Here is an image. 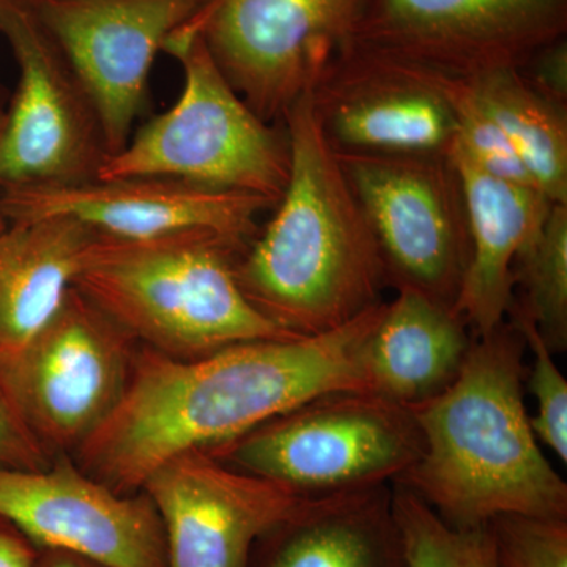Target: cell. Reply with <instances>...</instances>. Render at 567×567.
I'll return each mask as SVG.
<instances>
[{"instance_id":"obj_3","label":"cell","mask_w":567,"mask_h":567,"mask_svg":"<svg viewBox=\"0 0 567 567\" xmlns=\"http://www.w3.org/2000/svg\"><path fill=\"white\" fill-rule=\"evenodd\" d=\"M281 123L290 142L289 182L235 270L249 301L284 331L323 334L382 303L385 265L311 95Z\"/></svg>"},{"instance_id":"obj_14","label":"cell","mask_w":567,"mask_h":567,"mask_svg":"<svg viewBox=\"0 0 567 567\" xmlns=\"http://www.w3.org/2000/svg\"><path fill=\"white\" fill-rule=\"evenodd\" d=\"M445 78L354 40L309 95L334 151L447 155L457 126Z\"/></svg>"},{"instance_id":"obj_17","label":"cell","mask_w":567,"mask_h":567,"mask_svg":"<svg viewBox=\"0 0 567 567\" xmlns=\"http://www.w3.org/2000/svg\"><path fill=\"white\" fill-rule=\"evenodd\" d=\"M451 159L464 186L470 259L456 312L475 336L505 322L513 300V265L551 204L527 186L492 177L453 145Z\"/></svg>"},{"instance_id":"obj_19","label":"cell","mask_w":567,"mask_h":567,"mask_svg":"<svg viewBox=\"0 0 567 567\" xmlns=\"http://www.w3.org/2000/svg\"><path fill=\"white\" fill-rule=\"evenodd\" d=\"M472 344L468 327L453 308L399 289L365 339L369 386L406 409L423 404L456 380Z\"/></svg>"},{"instance_id":"obj_12","label":"cell","mask_w":567,"mask_h":567,"mask_svg":"<svg viewBox=\"0 0 567 567\" xmlns=\"http://www.w3.org/2000/svg\"><path fill=\"white\" fill-rule=\"evenodd\" d=\"M203 2L24 0L95 104L110 156L132 137L167 39Z\"/></svg>"},{"instance_id":"obj_2","label":"cell","mask_w":567,"mask_h":567,"mask_svg":"<svg viewBox=\"0 0 567 567\" xmlns=\"http://www.w3.org/2000/svg\"><path fill=\"white\" fill-rule=\"evenodd\" d=\"M524 352L505 320L473 339L445 391L410 406L423 453L395 484L453 527L506 514L567 518V484L544 456L525 406Z\"/></svg>"},{"instance_id":"obj_30","label":"cell","mask_w":567,"mask_h":567,"mask_svg":"<svg viewBox=\"0 0 567 567\" xmlns=\"http://www.w3.org/2000/svg\"><path fill=\"white\" fill-rule=\"evenodd\" d=\"M33 567H106L65 550H39Z\"/></svg>"},{"instance_id":"obj_27","label":"cell","mask_w":567,"mask_h":567,"mask_svg":"<svg viewBox=\"0 0 567 567\" xmlns=\"http://www.w3.org/2000/svg\"><path fill=\"white\" fill-rule=\"evenodd\" d=\"M52 457L32 434L9 391L0 379V466L39 470L52 464Z\"/></svg>"},{"instance_id":"obj_20","label":"cell","mask_w":567,"mask_h":567,"mask_svg":"<svg viewBox=\"0 0 567 567\" xmlns=\"http://www.w3.org/2000/svg\"><path fill=\"white\" fill-rule=\"evenodd\" d=\"M99 238L65 216L0 227V361L50 322Z\"/></svg>"},{"instance_id":"obj_28","label":"cell","mask_w":567,"mask_h":567,"mask_svg":"<svg viewBox=\"0 0 567 567\" xmlns=\"http://www.w3.org/2000/svg\"><path fill=\"white\" fill-rule=\"evenodd\" d=\"M520 76L548 102L567 107V39L544 44L517 70Z\"/></svg>"},{"instance_id":"obj_11","label":"cell","mask_w":567,"mask_h":567,"mask_svg":"<svg viewBox=\"0 0 567 567\" xmlns=\"http://www.w3.org/2000/svg\"><path fill=\"white\" fill-rule=\"evenodd\" d=\"M567 0H368L357 41L454 78L518 70L566 37Z\"/></svg>"},{"instance_id":"obj_25","label":"cell","mask_w":567,"mask_h":567,"mask_svg":"<svg viewBox=\"0 0 567 567\" xmlns=\"http://www.w3.org/2000/svg\"><path fill=\"white\" fill-rule=\"evenodd\" d=\"M509 323L524 339L532 352L528 369V388L535 398L536 413L529 416L536 439L550 447L563 464H567V382L555 363L554 352L548 349L535 323L517 312H507Z\"/></svg>"},{"instance_id":"obj_10","label":"cell","mask_w":567,"mask_h":567,"mask_svg":"<svg viewBox=\"0 0 567 567\" xmlns=\"http://www.w3.org/2000/svg\"><path fill=\"white\" fill-rule=\"evenodd\" d=\"M0 35L20 70L0 134V192L95 181L110 156L99 112L24 0H0Z\"/></svg>"},{"instance_id":"obj_4","label":"cell","mask_w":567,"mask_h":567,"mask_svg":"<svg viewBox=\"0 0 567 567\" xmlns=\"http://www.w3.org/2000/svg\"><path fill=\"white\" fill-rule=\"evenodd\" d=\"M246 246L210 233L142 241L100 235L74 287L134 341L167 357L292 338L241 289L235 265Z\"/></svg>"},{"instance_id":"obj_29","label":"cell","mask_w":567,"mask_h":567,"mask_svg":"<svg viewBox=\"0 0 567 567\" xmlns=\"http://www.w3.org/2000/svg\"><path fill=\"white\" fill-rule=\"evenodd\" d=\"M39 548L0 518V567H33Z\"/></svg>"},{"instance_id":"obj_6","label":"cell","mask_w":567,"mask_h":567,"mask_svg":"<svg viewBox=\"0 0 567 567\" xmlns=\"http://www.w3.org/2000/svg\"><path fill=\"white\" fill-rule=\"evenodd\" d=\"M421 453L423 436L410 409L350 391L312 399L208 454L319 498L395 483Z\"/></svg>"},{"instance_id":"obj_16","label":"cell","mask_w":567,"mask_h":567,"mask_svg":"<svg viewBox=\"0 0 567 567\" xmlns=\"http://www.w3.org/2000/svg\"><path fill=\"white\" fill-rule=\"evenodd\" d=\"M141 491L162 518L167 567H248L257 540L311 499L208 453L166 462Z\"/></svg>"},{"instance_id":"obj_23","label":"cell","mask_w":567,"mask_h":567,"mask_svg":"<svg viewBox=\"0 0 567 567\" xmlns=\"http://www.w3.org/2000/svg\"><path fill=\"white\" fill-rule=\"evenodd\" d=\"M393 511L406 567H499L488 524L453 527L420 496L395 483Z\"/></svg>"},{"instance_id":"obj_7","label":"cell","mask_w":567,"mask_h":567,"mask_svg":"<svg viewBox=\"0 0 567 567\" xmlns=\"http://www.w3.org/2000/svg\"><path fill=\"white\" fill-rule=\"evenodd\" d=\"M386 282L456 311L470 259L464 186L450 153L338 152Z\"/></svg>"},{"instance_id":"obj_8","label":"cell","mask_w":567,"mask_h":567,"mask_svg":"<svg viewBox=\"0 0 567 567\" xmlns=\"http://www.w3.org/2000/svg\"><path fill=\"white\" fill-rule=\"evenodd\" d=\"M368 0H204L186 28L259 117L286 112L357 40Z\"/></svg>"},{"instance_id":"obj_13","label":"cell","mask_w":567,"mask_h":567,"mask_svg":"<svg viewBox=\"0 0 567 567\" xmlns=\"http://www.w3.org/2000/svg\"><path fill=\"white\" fill-rule=\"evenodd\" d=\"M0 518L39 550L106 567H167L163 522L148 495L117 492L66 458L39 470L0 466Z\"/></svg>"},{"instance_id":"obj_22","label":"cell","mask_w":567,"mask_h":567,"mask_svg":"<svg viewBox=\"0 0 567 567\" xmlns=\"http://www.w3.org/2000/svg\"><path fill=\"white\" fill-rule=\"evenodd\" d=\"M507 312L527 317L551 352H565L567 204H551L544 221L518 251L513 265V300Z\"/></svg>"},{"instance_id":"obj_1","label":"cell","mask_w":567,"mask_h":567,"mask_svg":"<svg viewBox=\"0 0 567 567\" xmlns=\"http://www.w3.org/2000/svg\"><path fill=\"white\" fill-rule=\"evenodd\" d=\"M383 305L328 333L244 342L203 357L144 347L122 401L76 451L78 465L134 494L166 462L213 453L320 395L372 393L363 350Z\"/></svg>"},{"instance_id":"obj_31","label":"cell","mask_w":567,"mask_h":567,"mask_svg":"<svg viewBox=\"0 0 567 567\" xmlns=\"http://www.w3.org/2000/svg\"><path fill=\"white\" fill-rule=\"evenodd\" d=\"M3 123H6V112L0 111V134H2ZM6 226V221H3L2 216H0V227Z\"/></svg>"},{"instance_id":"obj_5","label":"cell","mask_w":567,"mask_h":567,"mask_svg":"<svg viewBox=\"0 0 567 567\" xmlns=\"http://www.w3.org/2000/svg\"><path fill=\"white\" fill-rule=\"evenodd\" d=\"M163 52L182 65L181 96L107 156L96 178H174L278 204L290 175L284 123L259 117L186 25L167 39Z\"/></svg>"},{"instance_id":"obj_9","label":"cell","mask_w":567,"mask_h":567,"mask_svg":"<svg viewBox=\"0 0 567 567\" xmlns=\"http://www.w3.org/2000/svg\"><path fill=\"white\" fill-rule=\"evenodd\" d=\"M134 339L76 287L50 322L0 361V379L41 446L76 453L122 401Z\"/></svg>"},{"instance_id":"obj_15","label":"cell","mask_w":567,"mask_h":567,"mask_svg":"<svg viewBox=\"0 0 567 567\" xmlns=\"http://www.w3.org/2000/svg\"><path fill=\"white\" fill-rule=\"evenodd\" d=\"M274 208L264 197L162 177L95 178L59 188L0 192L6 223L65 216L102 237L123 241L210 233L249 245L259 233L257 218Z\"/></svg>"},{"instance_id":"obj_26","label":"cell","mask_w":567,"mask_h":567,"mask_svg":"<svg viewBox=\"0 0 567 567\" xmlns=\"http://www.w3.org/2000/svg\"><path fill=\"white\" fill-rule=\"evenodd\" d=\"M488 528L499 567H567V518L506 514Z\"/></svg>"},{"instance_id":"obj_24","label":"cell","mask_w":567,"mask_h":567,"mask_svg":"<svg viewBox=\"0 0 567 567\" xmlns=\"http://www.w3.org/2000/svg\"><path fill=\"white\" fill-rule=\"evenodd\" d=\"M445 89L456 117L454 145L492 177L537 189L513 144L477 102L465 80L446 74Z\"/></svg>"},{"instance_id":"obj_18","label":"cell","mask_w":567,"mask_h":567,"mask_svg":"<svg viewBox=\"0 0 567 567\" xmlns=\"http://www.w3.org/2000/svg\"><path fill=\"white\" fill-rule=\"evenodd\" d=\"M248 567H406L393 488L309 499L257 540Z\"/></svg>"},{"instance_id":"obj_21","label":"cell","mask_w":567,"mask_h":567,"mask_svg":"<svg viewBox=\"0 0 567 567\" xmlns=\"http://www.w3.org/2000/svg\"><path fill=\"white\" fill-rule=\"evenodd\" d=\"M462 80L513 144L539 193L567 204V107L539 95L517 70Z\"/></svg>"}]
</instances>
